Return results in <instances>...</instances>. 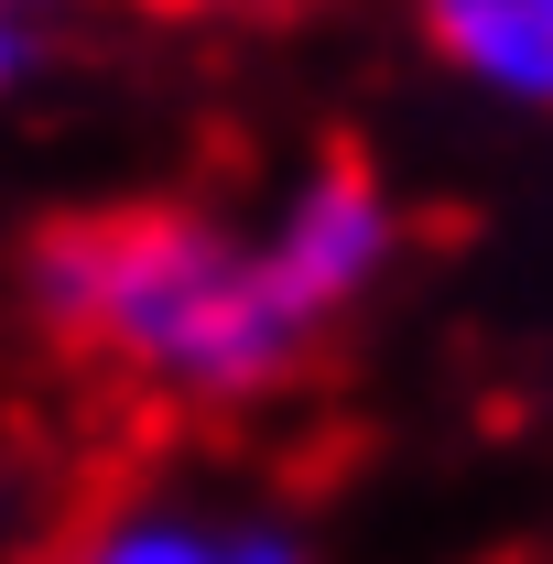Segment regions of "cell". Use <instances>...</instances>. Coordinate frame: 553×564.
<instances>
[{
	"label": "cell",
	"mask_w": 553,
	"mask_h": 564,
	"mask_svg": "<svg viewBox=\"0 0 553 564\" xmlns=\"http://www.w3.org/2000/svg\"><path fill=\"white\" fill-rule=\"evenodd\" d=\"M402 196L358 152H304L239 196H109L22 239V315L87 391L228 423L293 391L402 261Z\"/></svg>",
	"instance_id": "6da1fadb"
},
{
	"label": "cell",
	"mask_w": 553,
	"mask_h": 564,
	"mask_svg": "<svg viewBox=\"0 0 553 564\" xmlns=\"http://www.w3.org/2000/svg\"><path fill=\"white\" fill-rule=\"evenodd\" d=\"M33 564H315V543L261 499H217L141 467V478L66 499L55 532L33 543Z\"/></svg>",
	"instance_id": "7a4b0ae2"
},
{
	"label": "cell",
	"mask_w": 553,
	"mask_h": 564,
	"mask_svg": "<svg viewBox=\"0 0 553 564\" xmlns=\"http://www.w3.org/2000/svg\"><path fill=\"white\" fill-rule=\"evenodd\" d=\"M423 55L499 109H553V0H402Z\"/></svg>",
	"instance_id": "3957f363"
},
{
	"label": "cell",
	"mask_w": 553,
	"mask_h": 564,
	"mask_svg": "<svg viewBox=\"0 0 553 564\" xmlns=\"http://www.w3.org/2000/svg\"><path fill=\"white\" fill-rule=\"evenodd\" d=\"M152 22H207V33H250V22H304V11H337V0H131Z\"/></svg>",
	"instance_id": "277c9868"
},
{
	"label": "cell",
	"mask_w": 553,
	"mask_h": 564,
	"mask_svg": "<svg viewBox=\"0 0 553 564\" xmlns=\"http://www.w3.org/2000/svg\"><path fill=\"white\" fill-rule=\"evenodd\" d=\"M33 55H44V22H33V11H11V0H0V98H11V87H22V76H33Z\"/></svg>",
	"instance_id": "5b68a950"
},
{
	"label": "cell",
	"mask_w": 553,
	"mask_h": 564,
	"mask_svg": "<svg viewBox=\"0 0 553 564\" xmlns=\"http://www.w3.org/2000/svg\"><path fill=\"white\" fill-rule=\"evenodd\" d=\"M11 11H44V0H11Z\"/></svg>",
	"instance_id": "8992f818"
}]
</instances>
